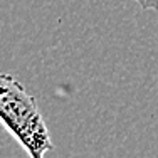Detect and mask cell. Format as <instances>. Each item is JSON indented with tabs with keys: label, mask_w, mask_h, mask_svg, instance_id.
I'll return each instance as SVG.
<instances>
[{
	"label": "cell",
	"mask_w": 158,
	"mask_h": 158,
	"mask_svg": "<svg viewBox=\"0 0 158 158\" xmlns=\"http://www.w3.org/2000/svg\"><path fill=\"white\" fill-rule=\"evenodd\" d=\"M0 123L31 158H44L54 150L35 98L12 74L0 73Z\"/></svg>",
	"instance_id": "obj_1"
},
{
	"label": "cell",
	"mask_w": 158,
	"mask_h": 158,
	"mask_svg": "<svg viewBox=\"0 0 158 158\" xmlns=\"http://www.w3.org/2000/svg\"><path fill=\"white\" fill-rule=\"evenodd\" d=\"M143 10H156L158 12V0H133Z\"/></svg>",
	"instance_id": "obj_2"
}]
</instances>
